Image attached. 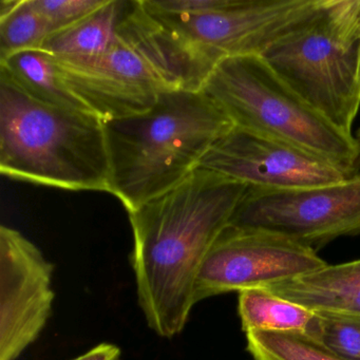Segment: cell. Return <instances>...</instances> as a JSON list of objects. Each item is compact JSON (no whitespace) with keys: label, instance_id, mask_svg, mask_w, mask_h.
Segmentation results:
<instances>
[{"label":"cell","instance_id":"cell-18","mask_svg":"<svg viewBox=\"0 0 360 360\" xmlns=\"http://www.w3.org/2000/svg\"><path fill=\"white\" fill-rule=\"evenodd\" d=\"M317 314L319 342L347 360H360V316Z\"/></svg>","mask_w":360,"mask_h":360},{"label":"cell","instance_id":"cell-6","mask_svg":"<svg viewBox=\"0 0 360 360\" xmlns=\"http://www.w3.org/2000/svg\"><path fill=\"white\" fill-rule=\"evenodd\" d=\"M202 91L236 127L311 151L355 169L356 143L297 96L260 56L225 58Z\"/></svg>","mask_w":360,"mask_h":360},{"label":"cell","instance_id":"cell-4","mask_svg":"<svg viewBox=\"0 0 360 360\" xmlns=\"http://www.w3.org/2000/svg\"><path fill=\"white\" fill-rule=\"evenodd\" d=\"M56 58L63 81L103 122L146 112L163 92L201 90L205 82L143 0H131L106 53L89 60Z\"/></svg>","mask_w":360,"mask_h":360},{"label":"cell","instance_id":"cell-3","mask_svg":"<svg viewBox=\"0 0 360 360\" xmlns=\"http://www.w3.org/2000/svg\"><path fill=\"white\" fill-rule=\"evenodd\" d=\"M0 172L65 191L111 193L104 122L39 102L0 75Z\"/></svg>","mask_w":360,"mask_h":360},{"label":"cell","instance_id":"cell-12","mask_svg":"<svg viewBox=\"0 0 360 360\" xmlns=\"http://www.w3.org/2000/svg\"><path fill=\"white\" fill-rule=\"evenodd\" d=\"M269 290L316 313L360 316V259L326 265Z\"/></svg>","mask_w":360,"mask_h":360},{"label":"cell","instance_id":"cell-17","mask_svg":"<svg viewBox=\"0 0 360 360\" xmlns=\"http://www.w3.org/2000/svg\"><path fill=\"white\" fill-rule=\"evenodd\" d=\"M246 334V349L255 360H347L322 343L295 333Z\"/></svg>","mask_w":360,"mask_h":360},{"label":"cell","instance_id":"cell-1","mask_svg":"<svg viewBox=\"0 0 360 360\" xmlns=\"http://www.w3.org/2000/svg\"><path fill=\"white\" fill-rule=\"evenodd\" d=\"M248 187L198 168L174 188L129 212L132 269L149 328L164 338L182 332L204 259Z\"/></svg>","mask_w":360,"mask_h":360},{"label":"cell","instance_id":"cell-20","mask_svg":"<svg viewBox=\"0 0 360 360\" xmlns=\"http://www.w3.org/2000/svg\"><path fill=\"white\" fill-rule=\"evenodd\" d=\"M121 349L112 343H101L72 360H121Z\"/></svg>","mask_w":360,"mask_h":360},{"label":"cell","instance_id":"cell-13","mask_svg":"<svg viewBox=\"0 0 360 360\" xmlns=\"http://www.w3.org/2000/svg\"><path fill=\"white\" fill-rule=\"evenodd\" d=\"M131 0H108L106 5L64 30L50 35L41 49L68 60H89L111 49Z\"/></svg>","mask_w":360,"mask_h":360},{"label":"cell","instance_id":"cell-2","mask_svg":"<svg viewBox=\"0 0 360 360\" xmlns=\"http://www.w3.org/2000/svg\"><path fill=\"white\" fill-rule=\"evenodd\" d=\"M104 127L111 195L129 214L191 176L233 125L202 90L174 89L146 112Z\"/></svg>","mask_w":360,"mask_h":360},{"label":"cell","instance_id":"cell-7","mask_svg":"<svg viewBox=\"0 0 360 360\" xmlns=\"http://www.w3.org/2000/svg\"><path fill=\"white\" fill-rule=\"evenodd\" d=\"M318 4L319 0H233L224 9L193 15H170L144 7L206 81L225 58L261 56Z\"/></svg>","mask_w":360,"mask_h":360},{"label":"cell","instance_id":"cell-14","mask_svg":"<svg viewBox=\"0 0 360 360\" xmlns=\"http://www.w3.org/2000/svg\"><path fill=\"white\" fill-rule=\"evenodd\" d=\"M0 75L44 104L90 112L63 81L56 56L41 48L16 52L0 60Z\"/></svg>","mask_w":360,"mask_h":360},{"label":"cell","instance_id":"cell-15","mask_svg":"<svg viewBox=\"0 0 360 360\" xmlns=\"http://www.w3.org/2000/svg\"><path fill=\"white\" fill-rule=\"evenodd\" d=\"M238 313L244 333H295L319 342L318 314L274 294L269 288L239 292Z\"/></svg>","mask_w":360,"mask_h":360},{"label":"cell","instance_id":"cell-21","mask_svg":"<svg viewBox=\"0 0 360 360\" xmlns=\"http://www.w3.org/2000/svg\"><path fill=\"white\" fill-rule=\"evenodd\" d=\"M354 139H355L356 153H357V155H356L355 168L360 174V127L359 129L357 130V132H356V136H354Z\"/></svg>","mask_w":360,"mask_h":360},{"label":"cell","instance_id":"cell-9","mask_svg":"<svg viewBox=\"0 0 360 360\" xmlns=\"http://www.w3.org/2000/svg\"><path fill=\"white\" fill-rule=\"evenodd\" d=\"M326 265L315 250L285 236L229 225L204 259L195 281V301L269 288Z\"/></svg>","mask_w":360,"mask_h":360},{"label":"cell","instance_id":"cell-5","mask_svg":"<svg viewBox=\"0 0 360 360\" xmlns=\"http://www.w3.org/2000/svg\"><path fill=\"white\" fill-rule=\"evenodd\" d=\"M260 56L316 112L354 136L360 109V0H319Z\"/></svg>","mask_w":360,"mask_h":360},{"label":"cell","instance_id":"cell-8","mask_svg":"<svg viewBox=\"0 0 360 360\" xmlns=\"http://www.w3.org/2000/svg\"><path fill=\"white\" fill-rule=\"evenodd\" d=\"M229 225L274 231L316 252L339 238L360 237V174L309 188H248Z\"/></svg>","mask_w":360,"mask_h":360},{"label":"cell","instance_id":"cell-19","mask_svg":"<svg viewBox=\"0 0 360 360\" xmlns=\"http://www.w3.org/2000/svg\"><path fill=\"white\" fill-rule=\"evenodd\" d=\"M108 0H32L35 9L44 16L54 33L81 22Z\"/></svg>","mask_w":360,"mask_h":360},{"label":"cell","instance_id":"cell-16","mask_svg":"<svg viewBox=\"0 0 360 360\" xmlns=\"http://www.w3.org/2000/svg\"><path fill=\"white\" fill-rule=\"evenodd\" d=\"M53 33L32 0H1L0 60L24 50L39 49Z\"/></svg>","mask_w":360,"mask_h":360},{"label":"cell","instance_id":"cell-10","mask_svg":"<svg viewBox=\"0 0 360 360\" xmlns=\"http://www.w3.org/2000/svg\"><path fill=\"white\" fill-rule=\"evenodd\" d=\"M198 168L261 191L309 188L359 174L300 147L236 126L208 150Z\"/></svg>","mask_w":360,"mask_h":360},{"label":"cell","instance_id":"cell-11","mask_svg":"<svg viewBox=\"0 0 360 360\" xmlns=\"http://www.w3.org/2000/svg\"><path fill=\"white\" fill-rule=\"evenodd\" d=\"M53 264L20 231L0 227V360H16L47 324Z\"/></svg>","mask_w":360,"mask_h":360}]
</instances>
